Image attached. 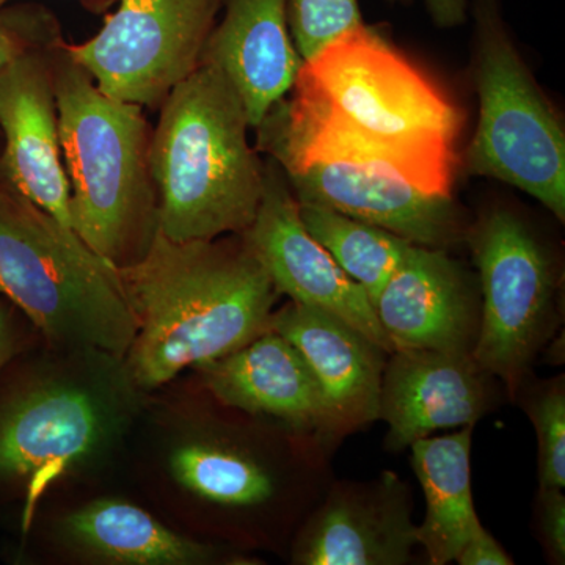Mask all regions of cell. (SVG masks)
Instances as JSON below:
<instances>
[{
	"mask_svg": "<svg viewBox=\"0 0 565 565\" xmlns=\"http://www.w3.org/2000/svg\"><path fill=\"white\" fill-rule=\"evenodd\" d=\"M0 294L54 345L126 359L137 318L114 264L0 172Z\"/></svg>",
	"mask_w": 565,
	"mask_h": 565,
	"instance_id": "obj_5",
	"label": "cell"
},
{
	"mask_svg": "<svg viewBox=\"0 0 565 565\" xmlns=\"http://www.w3.org/2000/svg\"><path fill=\"white\" fill-rule=\"evenodd\" d=\"M62 36L22 52L0 74V172L36 206L71 228L70 182L62 162L51 50Z\"/></svg>",
	"mask_w": 565,
	"mask_h": 565,
	"instance_id": "obj_15",
	"label": "cell"
},
{
	"mask_svg": "<svg viewBox=\"0 0 565 565\" xmlns=\"http://www.w3.org/2000/svg\"><path fill=\"white\" fill-rule=\"evenodd\" d=\"M117 427L109 397L87 382L41 379L0 397V484L54 478L107 444Z\"/></svg>",
	"mask_w": 565,
	"mask_h": 565,
	"instance_id": "obj_9",
	"label": "cell"
},
{
	"mask_svg": "<svg viewBox=\"0 0 565 565\" xmlns=\"http://www.w3.org/2000/svg\"><path fill=\"white\" fill-rule=\"evenodd\" d=\"M71 544L93 557L114 564H210L221 556L214 545L192 541L163 526L137 505L96 500L65 520Z\"/></svg>",
	"mask_w": 565,
	"mask_h": 565,
	"instance_id": "obj_20",
	"label": "cell"
},
{
	"mask_svg": "<svg viewBox=\"0 0 565 565\" xmlns=\"http://www.w3.org/2000/svg\"><path fill=\"white\" fill-rule=\"evenodd\" d=\"M411 3L412 0H390ZM435 24L440 28H456L467 20V0H424Z\"/></svg>",
	"mask_w": 565,
	"mask_h": 565,
	"instance_id": "obj_28",
	"label": "cell"
},
{
	"mask_svg": "<svg viewBox=\"0 0 565 565\" xmlns=\"http://www.w3.org/2000/svg\"><path fill=\"white\" fill-rule=\"evenodd\" d=\"M473 429L430 435L411 446L412 467L426 498V515L416 526V537L430 565L451 564L482 527L471 489Z\"/></svg>",
	"mask_w": 565,
	"mask_h": 565,
	"instance_id": "obj_19",
	"label": "cell"
},
{
	"mask_svg": "<svg viewBox=\"0 0 565 565\" xmlns=\"http://www.w3.org/2000/svg\"><path fill=\"white\" fill-rule=\"evenodd\" d=\"M159 110L150 150L159 232L182 243L244 233L262 203L264 162L232 82L202 62Z\"/></svg>",
	"mask_w": 565,
	"mask_h": 565,
	"instance_id": "obj_3",
	"label": "cell"
},
{
	"mask_svg": "<svg viewBox=\"0 0 565 565\" xmlns=\"http://www.w3.org/2000/svg\"><path fill=\"white\" fill-rule=\"evenodd\" d=\"M479 118L463 152L470 177L492 178L565 221V132L509 39L497 0H475Z\"/></svg>",
	"mask_w": 565,
	"mask_h": 565,
	"instance_id": "obj_6",
	"label": "cell"
},
{
	"mask_svg": "<svg viewBox=\"0 0 565 565\" xmlns=\"http://www.w3.org/2000/svg\"><path fill=\"white\" fill-rule=\"evenodd\" d=\"M196 367L217 403L315 435L332 452L343 441L313 371L275 330Z\"/></svg>",
	"mask_w": 565,
	"mask_h": 565,
	"instance_id": "obj_16",
	"label": "cell"
},
{
	"mask_svg": "<svg viewBox=\"0 0 565 565\" xmlns=\"http://www.w3.org/2000/svg\"><path fill=\"white\" fill-rule=\"evenodd\" d=\"M501 388L473 353L396 349L379 396V422L388 426L385 448L401 452L437 430L475 427L498 407Z\"/></svg>",
	"mask_w": 565,
	"mask_h": 565,
	"instance_id": "obj_12",
	"label": "cell"
},
{
	"mask_svg": "<svg viewBox=\"0 0 565 565\" xmlns=\"http://www.w3.org/2000/svg\"><path fill=\"white\" fill-rule=\"evenodd\" d=\"M514 403L522 405L537 438L539 487H565V377L527 379Z\"/></svg>",
	"mask_w": 565,
	"mask_h": 565,
	"instance_id": "obj_22",
	"label": "cell"
},
{
	"mask_svg": "<svg viewBox=\"0 0 565 565\" xmlns=\"http://www.w3.org/2000/svg\"><path fill=\"white\" fill-rule=\"evenodd\" d=\"M374 310L394 351L473 353L481 330L478 275L449 250L411 245Z\"/></svg>",
	"mask_w": 565,
	"mask_h": 565,
	"instance_id": "obj_14",
	"label": "cell"
},
{
	"mask_svg": "<svg viewBox=\"0 0 565 565\" xmlns=\"http://www.w3.org/2000/svg\"><path fill=\"white\" fill-rule=\"evenodd\" d=\"M282 172L299 203L330 207L422 247L451 250L465 243L468 223L452 195L345 162H303Z\"/></svg>",
	"mask_w": 565,
	"mask_h": 565,
	"instance_id": "obj_13",
	"label": "cell"
},
{
	"mask_svg": "<svg viewBox=\"0 0 565 565\" xmlns=\"http://www.w3.org/2000/svg\"><path fill=\"white\" fill-rule=\"evenodd\" d=\"M363 24L359 0H288L289 32L303 62Z\"/></svg>",
	"mask_w": 565,
	"mask_h": 565,
	"instance_id": "obj_23",
	"label": "cell"
},
{
	"mask_svg": "<svg viewBox=\"0 0 565 565\" xmlns=\"http://www.w3.org/2000/svg\"><path fill=\"white\" fill-rule=\"evenodd\" d=\"M222 6L223 0H118L93 39L63 46L106 95L159 109L199 68Z\"/></svg>",
	"mask_w": 565,
	"mask_h": 565,
	"instance_id": "obj_8",
	"label": "cell"
},
{
	"mask_svg": "<svg viewBox=\"0 0 565 565\" xmlns=\"http://www.w3.org/2000/svg\"><path fill=\"white\" fill-rule=\"evenodd\" d=\"M534 530L548 563L565 564V494L563 489L539 487L534 503Z\"/></svg>",
	"mask_w": 565,
	"mask_h": 565,
	"instance_id": "obj_25",
	"label": "cell"
},
{
	"mask_svg": "<svg viewBox=\"0 0 565 565\" xmlns=\"http://www.w3.org/2000/svg\"><path fill=\"white\" fill-rule=\"evenodd\" d=\"M462 128L460 107L363 24L305 61L256 131L281 169L345 162L452 195Z\"/></svg>",
	"mask_w": 565,
	"mask_h": 565,
	"instance_id": "obj_1",
	"label": "cell"
},
{
	"mask_svg": "<svg viewBox=\"0 0 565 565\" xmlns=\"http://www.w3.org/2000/svg\"><path fill=\"white\" fill-rule=\"evenodd\" d=\"M481 291L473 356L515 401L563 321V280L548 245L522 214L493 204L465 234Z\"/></svg>",
	"mask_w": 565,
	"mask_h": 565,
	"instance_id": "obj_7",
	"label": "cell"
},
{
	"mask_svg": "<svg viewBox=\"0 0 565 565\" xmlns=\"http://www.w3.org/2000/svg\"><path fill=\"white\" fill-rule=\"evenodd\" d=\"M241 236L280 296L337 316L388 355L394 352L370 297L305 228L299 202L273 158L264 162L263 196L255 221Z\"/></svg>",
	"mask_w": 565,
	"mask_h": 565,
	"instance_id": "obj_10",
	"label": "cell"
},
{
	"mask_svg": "<svg viewBox=\"0 0 565 565\" xmlns=\"http://www.w3.org/2000/svg\"><path fill=\"white\" fill-rule=\"evenodd\" d=\"M115 270L137 318L129 375L148 390L267 332L280 296L241 234L182 243L158 230L139 262Z\"/></svg>",
	"mask_w": 565,
	"mask_h": 565,
	"instance_id": "obj_2",
	"label": "cell"
},
{
	"mask_svg": "<svg viewBox=\"0 0 565 565\" xmlns=\"http://www.w3.org/2000/svg\"><path fill=\"white\" fill-rule=\"evenodd\" d=\"M456 563L460 565H512L514 561L484 526L463 545Z\"/></svg>",
	"mask_w": 565,
	"mask_h": 565,
	"instance_id": "obj_26",
	"label": "cell"
},
{
	"mask_svg": "<svg viewBox=\"0 0 565 565\" xmlns=\"http://www.w3.org/2000/svg\"><path fill=\"white\" fill-rule=\"evenodd\" d=\"M270 329L302 353L321 386L343 440L379 422L388 353L337 316L292 302L270 315Z\"/></svg>",
	"mask_w": 565,
	"mask_h": 565,
	"instance_id": "obj_17",
	"label": "cell"
},
{
	"mask_svg": "<svg viewBox=\"0 0 565 565\" xmlns=\"http://www.w3.org/2000/svg\"><path fill=\"white\" fill-rule=\"evenodd\" d=\"M51 50L71 228L114 266L139 262L158 232L152 129L139 104L111 98L66 52Z\"/></svg>",
	"mask_w": 565,
	"mask_h": 565,
	"instance_id": "obj_4",
	"label": "cell"
},
{
	"mask_svg": "<svg viewBox=\"0 0 565 565\" xmlns=\"http://www.w3.org/2000/svg\"><path fill=\"white\" fill-rule=\"evenodd\" d=\"M62 36L57 20L41 7L0 9V74L22 52Z\"/></svg>",
	"mask_w": 565,
	"mask_h": 565,
	"instance_id": "obj_24",
	"label": "cell"
},
{
	"mask_svg": "<svg viewBox=\"0 0 565 565\" xmlns=\"http://www.w3.org/2000/svg\"><path fill=\"white\" fill-rule=\"evenodd\" d=\"M13 308L14 305L0 294V371L21 349V334Z\"/></svg>",
	"mask_w": 565,
	"mask_h": 565,
	"instance_id": "obj_27",
	"label": "cell"
},
{
	"mask_svg": "<svg viewBox=\"0 0 565 565\" xmlns=\"http://www.w3.org/2000/svg\"><path fill=\"white\" fill-rule=\"evenodd\" d=\"M222 10L202 62L225 73L256 129L303 65L289 32L288 0H223Z\"/></svg>",
	"mask_w": 565,
	"mask_h": 565,
	"instance_id": "obj_18",
	"label": "cell"
},
{
	"mask_svg": "<svg viewBox=\"0 0 565 565\" xmlns=\"http://www.w3.org/2000/svg\"><path fill=\"white\" fill-rule=\"evenodd\" d=\"M414 492L399 475L367 481L334 478L289 552L297 565H405L418 546Z\"/></svg>",
	"mask_w": 565,
	"mask_h": 565,
	"instance_id": "obj_11",
	"label": "cell"
},
{
	"mask_svg": "<svg viewBox=\"0 0 565 565\" xmlns=\"http://www.w3.org/2000/svg\"><path fill=\"white\" fill-rule=\"evenodd\" d=\"M9 2L10 0H0V9ZM79 3L93 14H106L115 3H118V0H79Z\"/></svg>",
	"mask_w": 565,
	"mask_h": 565,
	"instance_id": "obj_29",
	"label": "cell"
},
{
	"mask_svg": "<svg viewBox=\"0 0 565 565\" xmlns=\"http://www.w3.org/2000/svg\"><path fill=\"white\" fill-rule=\"evenodd\" d=\"M299 211L307 232L366 292L374 307L405 253L415 244L319 204L299 203Z\"/></svg>",
	"mask_w": 565,
	"mask_h": 565,
	"instance_id": "obj_21",
	"label": "cell"
}]
</instances>
